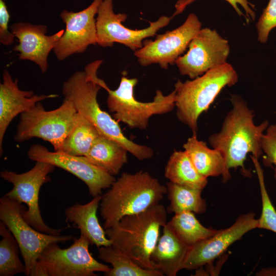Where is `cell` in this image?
Returning <instances> with one entry per match:
<instances>
[{"label": "cell", "instance_id": "8", "mask_svg": "<svg viewBox=\"0 0 276 276\" xmlns=\"http://www.w3.org/2000/svg\"><path fill=\"white\" fill-rule=\"evenodd\" d=\"M22 203L6 195L0 198V219L11 232L19 246L26 266L25 274L38 276V259L53 243H64L73 239L68 235H54L40 232L24 218Z\"/></svg>", "mask_w": 276, "mask_h": 276}, {"label": "cell", "instance_id": "21", "mask_svg": "<svg viewBox=\"0 0 276 276\" xmlns=\"http://www.w3.org/2000/svg\"><path fill=\"white\" fill-rule=\"evenodd\" d=\"M127 152L116 141L100 134L84 156L94 165L114 176L127 163Z\"/></svg>", "mask_w": 276, "mask_h": 276}, {"label": "cell", "instance_id": "33", "mask_svg": "<svg viewBox=\"0 0 276 276\" xmlns=\"http://www.w3.org/2000/svg\"><path fill=\"white\" fill-rule=\"evenodd\" d=\"M10 16L5 2L0 0V42L3 45L11 44L15 38L9 30Z\"/></svg>", "mask_w": 276, "mask_h": 276}, {"label": "cell", "instance_id": "16", "mask_svg": "<svg viewBox=\"0 0 276 276\" xmlns=\"http://www.w3.org/2000/svg\"><path fill=\"white\" fill-rule=\"evenodd\" d=\"M258 219L255 213L239 216L230 227L218 230L213 236L190 247L182 265V269H198L210 264L235 242L249 231L257 228Z\"/></svg>", "mask_w": 276, "mask_h": 276}, {"label": "cell", "instance_id": "9", "mask_svg": "<svg viewBox=\"0 0 276 276\" xmlns=\"http://www.w3.org/2000/svg\"><path fill=\"white\" fill-rule=\"evenodd\" d=\"M89 245L81 234L67 248H60L57 243L49 244L38 259L39 276H95L96 272H108L111 267L93 257Z\"/></svg>", "mask_w": 276, "mask_h": 276}, {"label": "cell", "instance_id": "22", "mask_svg": "<svg viewBox=\"0 0 276 276\" xmlns=\"http://www.w3.org/2000/svg\"><path fill=\"white\" fill-rule=\"evenodd\" d=\"M185 151L198 173L208 178L223 175L225 165L224 157L219 150L210 148L206 142L198 140L193 134L183 145Z\"/></svg>", "mask_w": 276, "mask_h": 276}, {"label": "cell", "instance_id": "6", "mask_svg": "<svg viewBox=\"0 0 276 276\" xmlns=\"http://www.w3.org/2000/svg\"><path fill=\"white\" fill-rule=\"evenodd\" d=\"M97 81L108 93L107 106L112 117L131 129H146L152 116L167 113L175 107L174 90L167 96L157 90L152 101L143 102L137 100L134 95V88L138 82L136 78L123 76L115 90L110 89L99 78Z\"/></svg>", "mask_w": 276, "mask_h": 276}, {"label": "cell", "instance_id": "15", "mask_svg": "<svg viewBox=\"0 0 276 276\" xmlns=\"http://www.w3.org/2000/svg\"><path fill=\"white\" fill-rule=\"evenodd\" d=\"M102 1L94 0L89 6L79 12L64 10L61 12L60 16L65 29L53 49L58 60L82 53L89 45L97 44L95 15Z\"/></svg>", "mask_w": 276, "mask_h": 276}, {"label": "cell", "instance_id": "7", "mask_svg": "<svg viewBox=\"0 0 276 276\" xmlns=\"http://www.w3.org/2000/svg\"><path fill=\"white\" fill-rule=\"evenodd\" d=\"M78 113L73 103L64 99L62 104L46 110L40 102L20 114L14 140L22 143L33 137L49 142L58 151L75 126Z\"/></svg>", "mask_w": 276, "mask_h": 276}, {"label": "cell", "instance_id": "25", "mask_svg": "<svg viewBox=\"0 0 276 276\" xmlns=\"http://www.w3.org/2000/svg\"><path fill=\"white\" fill-rule=\"evenodd\" d=\"M167 225L189 247L213 236L218 231L203 226L191 212L175 214Z\"/></svg>", "mask_w": 276, "mask_h": 276}, {"label": "cell", "instance_id": "10", "mask_svg": "<svg viewBox=\"0 0 276 276\" xmlns=\"http://www.w3.org/2000/svg\"><path fill=\"white\" fill-rule=\"evenodd\" d=\"M55 166L44 162H36L29 171L20 174L4 170L1 177L13 185L12 189L6 196L27 206L22 212L25 220L35 229L48 234L60 235L62 229H54L47 225L41 215L39 194L41 186L50 180L49 174Z\"/></svg>", "mask_w": 276, "mask_h": 276}, {"label": "cell", "instance_id": "28", "mask_svg": "<svg viewBox=\"0 0 276 276\" xmlns=\"http://www.w3.org/2000/svg\"><path fill=\"white\" fill-rule=\"evenodd\" d=\"M0 275L13 276L26 272V266L19 257L18 243L6 225L1 221Z\"/></svg>", "mask_w": 276, "mask_h": 276}, {"label": "cell", "instance_id": "24", "mask_svg": "<svg viewBox=\"0 0 276 276\" xmlns=\"http://www.w3.org/2000/svg\"><path fill=\"white\" fill-rule=\"evenodd\" d=\"M169 204L168 213L191 212L202 214L206 211L205 200L201 197L202 190L178 185L171 181L166 183Z\"/></svg>", "mask_w": 276, "mask_h": 276}, {"label": "cell", "instance_id": "35", "mask_svg": "<svg viewBox=\"0 0 276 276\" xmlns=\"http://www.w3.org/2000/svg\"><path fill=\"white\" fill-rule=\"evenodd\" d=\"M275 113H276V111H275Z\"/></svg>", "mask_w": 276, "mask_h": 276}, {"label": "cell", "instance_id": "18", "mask_svg": "<svg viewBox=\"0 0 276 276\" xmlns=\"http://www.w3.org/2000/svg\"><path fill=\"white\" fill-rule=\"evenodd\" d=\"M57 95H35L33 91L21 90L18 80H14L5 70L3 82L0 84V153H3V143L5 132L13 119L33 107L37 103L47 99L54 98Z\"/></svg>", "mask_w": 276, "mask_h": 276}, {"label": "cell", "instance_id": "17", "mask_svg": "<svg viewBox=\"0 0 276 276\" xmlns=\"http://www.w3.org/2000/svg\"><path fill=\"white\" fill-rule=\"evenodd\" d=\"M10 30L19 42L13 49L19 52V59L34 62L39 66L41 73H45L49 67V55L53 51L64 30L47 35V26L24 22L13 24Z\"/></svg>", "mask_w": 276, "mask_h": 276}, {"label": "cell", "instance_id": "27", "mask_svg": "<svg viewBox=\"0 0 276 276\" xmlns=\"http://www.w3.org/2000/svg\"><path fill=\"white\" fill-rule=\"evenodd\" d=\"M100 135L96 128L78 113L76 123L58 151L75 156H85Z\"/></svg>", "mask_w": 276, "mask_h": 276}, {"label": "cell", "instance_id": "1", "mask_svg": "<svg viewBox=\"0 0 276 276\" xmlns=\"http://www.w3.org/2000/svg\"><path fill=\"white\" fill-rule=\"evenodd\" d=\"M230 100L232 108L225 116L220 130L208 138L212 148L220 151L224 157V183L230 179L229 170L232 168H240L243 175H250L244 167V162L248 153L258 159L262 155L261 139L269 125L267 120L255 125L254 111L239 95H232Z\"/></svg>", "mask_w": 276, "mask_h": 276}, {"label": "cell", "instance_id": "30", "mask_svg": "<svg viewBox=\"0 0 276 276\" xmlns=\"http://www.w3.org/2000/svg\"><path fill=\"white\" fill-rule=\"evenodd\" d=\"M261 146L263 153V164L273 168V176L276 181V124L269 125L261 139Z\"/></svg>", "mask_w": 276, "mask_h": 276}, {"label": "cell", "instance_id": "12", "mask_svg": "<svg viewBox=\"0 0 276 276\" xmlns=\"http://www.w3.org/2000/svg\"><path fill=\"white\" fill-rule=\"evenodd\" d=\"M189 50L175 64L181 75L193 79L225 64L230 52L228 41L215 30L201 29L190 42Z\"/></svg>", "mask_w": 276, "mask_h": 276}, {"label": "cell", "instance_id": "20", "mask_svg": "<svg viewBox=\"0 0 276 276\" xmlns=\"http://www.w3.org/2000/svg\"><path fill=\"white\" fill-rule=\"evenodd\" d=\"M151 254V260L156 269L163 275L175 276L182 265L190 248L183 243L167 225Z\"/></svg>", "mask_w": 276, "mask_h": 276}, {"label": "cell", "instance_id": "19", "mask_svg": "<svg viewBox=\"0 0 276 276\" xmlns=\"http://www.w3.org/2000/svg\"><path fill=\"white\" fill-rule=\"evenodd\" d=\"M102 195L94 197L86 204L75 203L67 208L64 212L66 220L73 223L85 236L91 245L98 248L111 245L105 229L99 223L97 215Z\"/></svg>", "mask_w": 276, "mask_h": 276}, {"label": "cell", "instance_id": "5", "mask_svg": "<svg viewBox=\"0 0 276 276\" xmlns=\"http://www.w3.org/2000/svg\"><path fill=\"white\" fill-rule=\"evenodd\" d=\"M238 76L229 63L213 68L202 75L175 84V105L178 119L197 135L198 120L206 111L221 90L234 85Z\"/></svg>", "mask_w": 276, "mask_h": 276}, {"label": "cell", "instance_id": "29", "mask_svg": "<svg viewBox=\"0 0 276 276\" xmlns=\"http://www.w3.org/2000/svg\"><path fill=\"white\" fill-rule=\"evenodd\" d=\"M254 164L259 183L262 201V212L258 219V228L265 229L276 233V210L267 193L263 170L258 159L250 156Z\"/></svg>", "mask_w": 276, "mask_h": 276}, {"label": "cell", "instance_id": "26", "mask_svg": "<svg viewBox=\"0 0 276 276\" xmlns=\"http://www.w3.org/2000/svg\"><path fill=\"white\" fill-rule=\"evenodd\" d=\"M98 258L109 263L112 267L104 273L107 276H162L159 270L145 269L128 256L111 245L98 248Z\"/></svg>", "mask_w": 276, "mask_h": 276}, {"label": "cell", "instance_id": "34", "mask_svg": "<svg viewBox=\"0 0 276 276\" xmlns=\"http://www.w3.org/2000/svg\"><path fill=\"white\" fill-rule=\"evenodd\" d=\"M257 276H276V266L263 268L256 273Z\"/></svg>", "mask_w": 276, "mask_h": 276}, {"label": "cell", "instance_id": "4", "mask_svg": "<svg viewBox=\"0 0 276 276\" xmlns=\"http://www.w3.org/2000/svg\"><path fill=\"white\" fill-rule=\"evenodd\" d=\"M167 211L158 203L138 214L123 217L114 226L105 229L111 246L145 269L157 270L151 255L167 223Z\"/></svg>", "mask_w": 276, "mask_h": 276}, {"label": "cell", "instance_id": "11", "mask_svg": "<svg viewBox=\"0 0 276 276\" xmlns=\"http://www.w3.org/2000/svg\"><path fill=\"white\" fill-rule=\"evenodd\" d=\"M96 18L97 43L106 48L114 43L123 44L135 51L143 46V40L154 36L161 28L167 26L171 18L162 16L146 28L132 30L123 25L127 15L115 13L113 0H103L99 6Z\"/></svg>", "mask_w": 276, "mask_h": 276}, {"label": "cell", "instance_id": "3", "mask_svg": "<svg viewBox=\"0 0 276 276\" xmlns=\"http://www.w3.org/2000/svg\"><path fill=\"white\" fill-rule=\"evenodd\" d=\"M167 187L148 172H124L102 195L100 213L103 227L109 229L123 217L141 213L159 203Z\"/></svg>", "mask_w": 276, "mask_h": 276}, {"label": "cell", "instance_id": "32", "mask_svg": "<svg viewBox=\"0 0 276 276\" xmlns=\"http://www.w3.org/2000/svg\"><path fill=\"white\" fill-rule=\"evenodd\" d=\"M196 0H179L175 5V11L172 17L180 14L186 8ZM234 9L237 13L240 16L245 17L247 22L251 18L255 20L256 15L252 9L254 6L248 0H225Z\"/></svg>", "mask_w": 276, "mask_h": 276}, {"label": "cell", "instance_id": "13", "mask_svg": "<svg viewBox=\"0 0 276 276\" xmlns=\"http://www.w3.org/2000/svg\"><path fill=\"white\" fill-rule=\"evenodd\" d=\"M201 29L198 17L191 13L176 29L157 35L153 41H145L143 47L136 50L134 55L142 66L158 64L166 69L169 64L175 63Z\"/></svg>", "mask_w": 276, "mask_h": 276}, {"label": "cell", "instance_id": "14", "mask_svg": "<svg viewBox=\"0 0 276 276\" xmlns=\"http://www.w3.org/2000/svg\"><path fill=\"white\" fill-rule=\"evenodd\" d=\"M28 157L35 162H44L61 168L77 177L87 186L93 197L109 188L116 180L114 176L90 163L84 156H75L57 151H50L44 146L32 145Z\"/></svg>", "mask_w": 276, "mask_h": 276}, {"label": "cell", "instance_id": "2", "mask_svg": "<svg viewBox=\"0 0 276 276\" xmlns=\"http://www.w3.org/2000/svg\"><path fill=\"white\" fill-rule=\"evenodd\" d=\"M102 63L101 60H95L84 71L76 72L69 77L62 86L64 98L73 103L78 113L89 121L101 135L116 141L139 160L151 158L154 154L152 148L127 138L119 122L101 108L97 95L102 87L97 81V72Z\"/></svg>", "mask_w": 276, "mask_h": 276}, {"label": "cell", "instance_id": "31", "mask_svg": "<svg viewBox=\"0 0 276 276\" xmlns=\"http://www.w3.org/2000/svg\"><path fill=\"white\" fill-rule=\"evenodd\" d=\"M276 27V0H269L257 24L258 40L265 43L272 29Z\"/></svg>", "mask_w": 276, "mask_h": 276}, {"label": "cell", "instance_id": "23", "mask_svg": "<svg viewBox=\"0 0 276 276\" xmlns=\"http://www.w3.org/2000/svg\"><path fill=\"white\" fill-rule=\"evenodd\" d=\"M165 176L172 182L202 190L208 182V178L197 171L185 150H174L165 167Z\"/></svg>", "mask_w": 276, "mask_h": 276}]
</instances>
